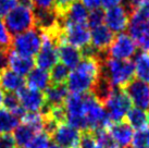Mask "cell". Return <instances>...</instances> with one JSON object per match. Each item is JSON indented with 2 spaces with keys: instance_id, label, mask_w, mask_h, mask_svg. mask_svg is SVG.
Returning a JSON list of instances; mask_svg holds the SVG:
<instances>
[{
  "instance_id": "obj_1",
  "label": "cell",
  "mask_w": 149,
  "mask_h": 148,
  "mask_svg": "<svg viewBox=\"0 0 149 148\" xmlns=\"http://www.w3.org/2000/svg\"><path fill=\"white\" fill-rule=\"evenodd\" d=\"M100 75V61L93 58H83L79 66L69 74L68 89L72 94L89 93Z\"/></svg>"
},
{
  "instance_id": "obj_2",
  "label": "cell",
  "mask_w": 149,
  "mask_h": 148,
  "mask_svg": "<svg viewBox=\"0 0 149 148\" xmlns=\"http://www.w3.org/2000/svg\"><path fill=\"white\" fill-rule=\"evenodd\" d=\"M100 73L106 76L113 86L123 88L134 80L135 68L130 60H116L108 57L100 62Z\"/></svg>"
},
{
  "instance_id": "obj_3",
  "label": "cell",
  "mask_w": 149,
  "mask_h": 148,
  "mask_svg": "<svg viewBox=\"0 0 149 148\" xmlns=\"http://www.w3.org/2000/svg\"><path fill=\"white\" fill-rule=\"evenodd\" d=\"M84 114L91 132L108 130L112 123L104 105L91 91L84 94Z\"/></svg>"
},
{
  "instance_id": "obj_4",
  "label": "cell",
  "mask_w": 149,
  "mask_h": 148,
  "mask_svg": "<svg viewBox=\"0 0 149 148\" xmlns=\"http://www.w3.org/2000/svg\"><path fill=\"white\" fill-rule=\"evenodd\" d=\"M4 24L11 36L24 33L35 27L34 11L32 9L17 4L4 17Z\"/></svg>"
},
{
  "instance_id": "obj_5",
  "label": "cell",
  "mask_w": 149,
  "mask_h": 148,
  "mask_svg": "<svg viewBox=\"0 0 149 148\" xmlns=\"http://www.w3.org/2000/svg\"><path fill=\"white\" fill-rule=\"evenodd\" d=\"M42 41V34L38 29L34 27L24 33L17 34L12 37L11 48L17 54L33 58L38 54Z\"/></svg>"
},
{
  "instance_id": "obj_6",
  "label": "cell",
  "mask_w": 149,
  "mask_h": 148,
  "mask_svg": "<svg viewBox=\"0 0 149 148\" xmlns=\"http://www.w3.org/2000/svg\"><path fill=\"white\" fill-rule=\"evenodd\" d=\"M132 101L127 94L121 87H113L110 97L104 105L111 122L123 121L127 112L132 108Z\"/></svg>"
},
{
  "instance_id": "obj_7",
  "label": "cell",
  "mask_w": 149,
  "mask_h": 148,
  "mask_svg": "<svg viewBox=\"0 0 149 148\" xmlns=\"http://www.w3.org/2000/svg\"><path fill=\"white\" fill-rule=\"evenodd\" d=\"M58 59V39L51 35L42 34V46L35 59L36 64L38 68L48 71L57 64Z\"/></svg>"
},
{
  "instance_id": "obj_8",
  "label": "cell",
  "mask_w": 149,
  "mask_h": 148,
  "mask_svg": "<svg viewBox=\"0 0 149 148\" xmlns=\"http://www.w3.org/2000/svg\"><path fill=\"white\" fill-rule=\"evenodd\" d=\"M137 45L132 37L125 33L118 34L108 49L109 58L116 60H130L135 56Z\"/></svg>"
},
{
  "instance_id": "obj_9",
  "label": "cell",
  "mask_w": 149,
  "mask_h": 148,
  "mask_svg": "<svg viewBox=\"0 0 149 148\" xmlns=\"http://www.w3.org/2000/svg\"><path fill=\"white\" fill-rule=\"evenodd\" d=\"M61 27H62V36L60 40H64L68 44L81 49L88 44H91V32L87 23L61 24Z\"/></svg>"
},
{
  "instance_id": "obj_10",
  "label": "cell",
  "mask_w": 149,
  "mask_h": 148,
  "mask_svg": "<svg viewBox=\"0 0 149 148\" xmlns=\"http://www.w3.org/2000/svg\"><path fill=\"white\" fill-rule=\"evenodd\" d=\"M127 29L136 45L139 46L143 51L149 52V24L137 11L130 17Z\"/></svg>"
},
{
  "instance_id": "obj_11",
  "label": "cell",
  "mask_w": 149,
  "mask_h": 148,
  "mask_svg": "<svg viewBox=\"0 0 149 148\" xmlns=\"http://www.w3.org/2000/svg\"><path fill=\"white\" fill-rule=\"evenodd\" d=\"M123 89L127 94L128 98L136 108L148 110L149 109V84L141 80H132L126 84Z\"/></svg>"
},
{
  "instance_id": "obj_12",
  "label": "cell",
  "mask_w": 149,
  "mask_h": 148,
  "mask_svg": "<svg viewBox=\"0 0 149 148\" xmlns=\"http://www.w3.org/2000/svg\"><path fill=\"white\" fill-rule=\"evenodd\" d=\"M51 138L54 144L62 148H77L81 140V133L69 124L61 123L52 133Z\"/></svg>"
},
{
  "instance_id": "obj_13",
  "label": "cell",
  "mask_w": 149,
  "mask_h": 148,
  "mask_svg": "<svg viewBox=\"0 0 149 148\" xmlns=\"http://www.w3.org/2000/svg\"><path fill=\"white\" fill-rule=\"evenodd\" d=\"M20 103L26 112H40L45 106V95L40 91L26 86L17 93Z\"/></svg>"
},
{
  "instance_id": "obj_14",
  "label": "cell",
  "mask_w": 149,
  "mask_h": 148,
  "mask_svg": "<svg viewBox=\"0 0 149 148\" xmlns=\"http://www.w3.org/2000/svg\"><path fill=\"white\" fill-rule=\"evenodd\" d=\"M130 15L123 7L118 6L107 10L104 13V23L106 26L114 34L123 33L127 29Z\"/></svg>"
},
{
  "instance_id": "obj_15",
  "label": "cell",
  "mask_w": 149,
  "mask_h": 148,
  "mask_svg": "<svg viewBox=\"0 0 149 148\" xmlns=\"http://www.w3.org/2000/svg\"><path fill=\"white\" fill-rule=\"evenodd\" d=\"M108 132L110 133L112 138L116 143L118 147L120 148H126L128 145L132 143V138L134 135L133 128L126 121H120V122H114L111 123L109 126Z\"/></svg>"
},
{
  "instance_id": "obj_16",
  "label": "cell",
  "mask_w": 149,
  "mask_h": 148,
  "mask_svg": "<svg viewBox=\"0 0 149 148\" xmlns=\"http://www.w3.org/2000/svg\"><path fill=\"white\" fill-rule=\"evenodd\" d=\"M58 56L61 60V63L64 64L69 70H74L83 59L79 48L68 44L64 40H60L58 43Z\"/></svg>"
},
{
  "instance_id": "obj_17",
  "label": "cell",
  "mask_w": 149,
  "mask_h": 148,
  "mask_svg": "<svg viewBox=\"0 0 149 148\" xmlns=\"http://www.w3.org/2000/svg\"><path fill=\"white\" fill-rule=\"evenodd\" d=\"M59 17L61 24H84L87 23L88 11L82 1L75 0L66 10V12Z\"/></svg>"
},
{
  "instance_id": "obj_18",
  "label": "cell",
  "mask_w": 149,
  "mask_h": 148,
  "mask_svg": "<svg viewBox=\"0 0 149 148\" xmlns=\"http://www.w3.org/2000/svg\"><path fill=\"white\" fill-rule=\"evenodd\" d=\"M114 37H116L114 33L111 32L106 25L97 26L91 29V45L100 51H108Z\"/></svg>"
},
{
  "instance_id": "obj_19",
  "label": "cell",
  "mask_w": 149,
  "mask_h": 148,
  "mask_svg": "<svg viewBox=\"0 0 149 148\" xmlns=\"http://www.w3.org/2000/svg\"><path fill=\"white\" fill-rule=\"evenodd\" d=\"M34 66H35V60L33 58L21 56V54H17L15 51L10 50V54H9L10 70H12L13 72H15L17 74L24 77L25 75H27L33 70Z\"/></svg>"
},
{
  "instance_id": "obj_20",
  "label": "cell",
  "mask_w": 149,
  "mask_h": 148,
  "mask_svg": "<svg viewBox=\"0 0 149 148\" xmlns=\"http://www.w3.org/2000/svg\"><path fill=\"white\" fill-rule=\"evenodd\" d=\"M68 87L64 84H50L45 91V100L49 107L64 106L68 95Z\"/></svg>"
},
{
  "instance_id": "obj_21",
  "label": "cell",
  "mask_w": 149,
  "mask_h": 148,
  "mask_svg": "<svg viewBox=\"0 0 149 148\" xmlns=\"http://www.w3.org/2000/svg\"><path fill=\"white\" fill-rule=\"evenodd\" d=\"M24 85V77L10 69H6L0 73V87L8 93H17Z\"/></svg>"
},
{
  "instance_id": "obj_22",
  "label": "cell",
  "mask_w": 149,
  "mask_h": 148,
  "mask_svg": "<svg viewBox=\"0 0 149 148\" xmlns=\"http://www.w3.org/2000/svg\"><path fill=\"white\" fill-rule=\"evenodd\" d=\"M25 83L27 86L37 91H46V88L49 86L50 84V75L47 70L40 69V68H35L27 74V77Z\"/></svg>"
},
{
  "instance_id": "obj_23",
  "label": "cell",
  "mask_w": 149,
  "mask_h": 148,
  "mask_svg": "<svg viewBox=\"0 0 149 148\" xmlns=\"http://www.w3.org/2000/svg\"><path fill=\"white\" fill-rule=\"evenodd\" d=\"M134 68L135 74L138 80L149 84V52L138 51L134 56Z\"/></svg>"
},
{
  "instance_id": "obj_24",
  "label": "cell",
  "mask_w": 149,
  "mask_h": 148,
  "mask_svg": "<svg viewBox=\"0 0 149 148\" xmlns=\"http://www.w3.org/2000/svg\"><path fill=\"white\" fill-rule=\"evenodd\" d=\"M113 85H112L110 81L108 80L106 76H104L102 74L100 73L98 80L96 81V83L94 84V86L91 88V93L96 98L99 100L100 103L104 105L106 101H107L110 95H111L112 91H113Z\"/></svg>"
},
{
  "instance_id": "obj_25",
  "label": "cell",
  "mask_w": 149,
  "mask_h": 148,
  "mask_svg": "<svg viewBox=\"0 0 149 148\" xmlns=\"http://www.w3.org/2000/svg\"><path fill=\"white\" fill-rule=\"evenodd\" d=\"M126 122H127L133 130H143L148 128V114L145 110L139 108H131L126 114Z\"/></svg>"
},
{
  "instance_id": "obj_26",
  "label": "cell",
  "mask_w": 149,
  "mask_h": 148,
  "mask_svg": "<svg viewBox=\"0 0 149 148\" xmlns=\"http://www.w3.org/2000/svg\"><path fill=\"white\" fill-rule=\"evenodd\" d=\"M38 132L34 130L32 126H29L27 124H19L15 130H14V134H13V138L14 142L19 145V147H27V145L31 143V140H33V137Z\"/></svg>"
},
{
  "instance_id": "obj_27",
  "label": "cell",
  "mask_w": 149,
  "mask_h": 148,
  "mask_svg": "<svg viewBox=\"0 0 149 148\" xmlns=\"http://www.w3.org/2000/svg\"><path fill=\"white\" fill-rule=\"evenodd\" d=\"M19 123H20V119L17 118L12 112L6 109H0V133L1 134L14 131Z\"/></svg>"
},
{
  "instance_id": "obj_28",
  "label": "cell",
  "mask_w": 149,
  "mask_h": 148,
  "mask_svg": "<svg viewBox=\"0 0 149 148\" xmlns=\"http://www.w3.org/2000/svg\"><path fill=\"white\" fill-rule=\"evenodd\" d=\"M69 69L62 63H57L51 68L50 83L51 84H64L69 77Z\"/></svg>"
},
{
  "instance_id": "obj_29",
  "label": "cell",
  "mask_w": 149,
  "mask_h": 148,
  "mask_svg": "<svg viewBox=\"0 0 149 148\" xmlns=\"http://www.w3.org/2000/svg\"><path fill=\"white\" fill-rule=\"evenodd\" d=\"M96 140V148H118V145L108 130L93 132Z\"/></svg>"
},
{
  "instance_id": "obj_30",
  "label": "cell",
  "mask_w": 149,
  "mask_h": 148,
  "mask_svg": "<svg viewBox=\"0 0 149 148\" xmlns=\"http://www.w3.org/2000/svg\"><path fill=\"white\" fill-rule=\"evenodd\" d=\"M132 148H149V128L139 130L133 135Z\"/></svg>"
},
{
  "instance_id": "obj_31",
  "label": "cell",
  "mask_w": 149,
  "mask_h": 148,
  "mask_svg": "<svg viewBox=\"0 0 149 148\" xmlns=\"http://www.w3.org/2000/svg\"><path fill=\"white\" fill-rule=\"evenodd\" d=\"M104 11L102 9H95L91 10V12L88 14L87 17V25L89 29H95L97 26L102 25V23L104 22Z\"/></svg>"
},
{
  "instance_id": "obj_32",
  "label": "cell",
  "mask_w": 149,
  "mask_h": 148,
  "mask_svg": "<svg viewBox=\"0 0 149 148\" xmlns=\"http://www.w3.org/2000/svg\"><path fill=\"white\" fill-rule=\"evenodd\" d=\"M2 106H4L6 110L10 111L12 113H14L17 109H20L22 107L17 93H7V94H4Z\"/></svg>"
},
{
  "instance_id": "obj_33",
  "label": "cell",
  "mask_w": 149,
  "mask_h": 148,
  "mask_svg": "<svg viewBox=\"0 0 149 148\" xmlns=\"http://www.w3.org/2000/svg\"><path fill=\"white\" fill-rule=\"evenodd\" d=\"M50 145L49 135L42 131L37 133L31 140V143L27 145L26 148H48Z\"/></svg>"
},
{
  "instance_id": "obj_34",
  "label": "cell",
  "mask_w": 149,
  "mask_h": 148,
  "mask_svg": "<svg viewBox=\"0 0 149 148\" xmlns=\"http://www.w3.org/2000/svg\"><path fill=\"white\" fill-rule=\"evenodd\" d=\"M11 44H12V36L9 33L2 19L0 17V48L11 49Z\"/></svg>"
},
{
  "instance_id": "obj_35",
  "label": "cell",
  "mask_w": 149,
  "mask_h": 148,
  "mask_svg": "<svg viewBox=\"0 0 149 148\" xmlns=\"http://www.w3.org/2000/svg\"><path fill=\"white\" fill-rule=\"evenodd\" d=\"M77 148H96V140L94 133L91 131H85L81 134V140Z\"/></svg>"
},
{
  "instance_id": "obj_36",
  "label": "cell",
  "mask_w": 149,
  "mask_h": 148,
  "mask_svg": "<svg viewBox=\"0 0 149 148\" xmlns=\"http://www.w3.org/2000/svg\"><path fill=\"white\" fill-rule=\"evenodd\" d=\"M75 0H54V11L59 17H62Z\"/></svg>"
},
{
  "instance_id": "obj_37",
  "label": "cell",
  "mask_w": 149,
  "mask_h": 148,
  "mask_svg": "<svg viewBox=\"0 0 149 148\" xmlns=\"http://www.w3.org/2000/svg\"><path fill=\"white\" fill-rule=\"evenodd\" d=\"M17 6V0H0V17H6Z\"/></svg>"
},
{
  "instance_id": "obj_38",
  "label": "cell",
  "mask_w": 149,
  "mask_h": 148,
  "mask_svg": "<svg viewBox=\"0 0 149 148\" xmlns=\"http://www.w3.org/2000/svg\"><path fill=\"white\" fill-rule=\"evenodd\" d=\"M15 142L13 135L10 133H4L0 135V148H14Z\"/></svg>"
},
{
  "instance_id": "obj_39",
  "label": "cell",
  "mask_w": 149,
  "mask_h": 148,
  "mask_svg": "<svg viewBox=\"0 0 149 148\" xmlns=\"http://www.w3.org/2000/svg\"><path fill=\"white\" fill-rule=\"evenodd\" d=\"M10 50L7 48H0V73L9 68V54Z\"/></svg>"
},
{
  "instance_id": "obj_40",
  "label": "cell",
  "mask_w": 149,
  "mask_h": 148,
  "mask_svg": "<svg viewBox=\"0 0 149 148\" xmlns=\"http://www.w3.org/2000/svg\"><path fill=\"white\" fill-rule=\"evenodd\" d=\"M35 8L38 9H54V0H32Z\"/></svg>"
},
{
  "instance_id": "obj_41",
  "label": "cell",
  "mask_w": 149,
  "mask_h": 148,
  "mask_svg": "<svg viewBox=\"0 0 149 148\" xmlns=\"http://www.w3.org/2000/svg\"><path fill=\"white\" fill-rule=\"evenodd\" d=\"M137 12L141 14V17L145 19V21L149 24V0H146L143 2L141 7L138 8Z\"/></svg>"
},
{
  "instance_id": "obj_42",
  "label": "cell",
  "mask_w": 149,
  "mask_h": 148,
  "mask_svg": "<svg viewBox=\"0 0 149 148\" xmlns=\"http://www.w3.org/2000/svg\"><path fill=\"white\" fill-rule=\"evenodd\" d=\"M81 1L86 7V9H89V10L98 9L101 4V0H81Z\"/></svg>"
},
{
  "instance_id": "obj_43",
  "label": "cell",
  "mask_w": 149,
  "mask_h": 148,
  "mask_svg": "<svg viewBox=\"0 0 149 148\" xmlns=\"http://www.w3.org/2000/svg\"><path fill=\"white\" fill-rule=\"evenodd\" d=\"M121 2H122V0H101V6H102L104 9L109 10V9H111V8L118 7Z\"/></svg>"
},
{
  "instance_id": "obj_44",
  "label": "cell",
  "mask_w": 149,
  "mask_h": 148,
  "mask_svg": "<svg viewBox=\"0 0 149 148\" xmlns=\"http://www.w3.org/2000/svg\"><path fill=\"white\" fill-rule=\"evenodd\" d=\"M17 4H19V6L26 7V8H29V9H33V7H34L32 0H17Z\"/></svg>"
},
{
  "instance_id": "obj_45",
  "label": "cell",
  "mask_w": 149,
  "mask_h": 148,
  "mask_svg": "<svg viewBox=\"0 0 149 148\" xmlns=\"http://www.w3.org/2000/svg\"><path fill=\"white\" fill-rule=\"evenodd\" d=\"M3 98H4L3 89L0 87V107H1V106H2V103H3Z\"/></svg>"
},
{
  "instance_id": "obj_46",
  "label": "cell",
  "mask_w": 149,
  "mask_h": 148,
  "mask_svg": "<svg viewBox=\"0 0 149 148\" xmlns=\"http://www.w3.org/2000/svg\"><path fill=\"white\" fill-rule=\"evenodd\" d=\"M48 148H62V147H60V146H59V145H57V144H50L49 145V147Z\"/></svg>"
},
{
  "instance_id": "obj_47",
  "label": "cell",
  "mask_w": 149,
  "mask_h": 148,
  "mask_svg": "<svg viewBox=\"0 0 149 148\" xmlns=\"http://www.w3.org/2000/svg\"><path fill=\"white\" fill-rule=\"evenodd\" d=\"M19 148H22V147H19Z\"/></svg>"
}]
</instances>
